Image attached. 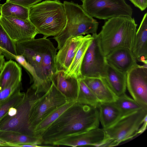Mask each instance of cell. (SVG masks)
<instances>
[{
	"mask_svg": "<svg viewBox=\"0 0 147 147\" xmlns=\"http://www.w3.org/2000/svg\"><path fill=\"white\" fill-rule=\"evenodd\" d=\"M97 108L103 129L111 126L122 116L120 110L113 102H99Z\"/></svg>",
	"mask_w": 147,
	"mask_h": 147,
	"instance_id": "cell-22",
	"label": "cell"
},
{
	"mask_svg": "<svg viewBox=\"0 0 147 147\" xmlns=\"http://www.w3.org/2000/svg\"><path fill=\"white\" fill-rule=\"evenodd\" d=\"M0 23L15 42L34 39L38 33L29 20L0 16Z\"/></svg>",
	"mask_w": 147,
	"mask_h": 147,
	"instance_id": "cell-12",
	"label": "cell"
},
{
	"mask_svg": "<svg viewBox=\"0 0 147 147\" xmlns=\"http://www.w3.org/2000/svg\"><path fill=\"white\" fill-rule=\"evenodd\" d=\"M113 102L120 110L122 116L143 109L133 99L125 93L117 96Z\"/></svg>",
	"mask_w": 147,
	"mask_h": 147,
	"instance_id": "cell-28",
	"label": "cell"
},
{
	"mask_svg": "<svg viewBox=\"0 0 147 147\" xmlns=\"http://www.w3.org/2000/svg\"><path fill=\"white\" fill-rule=\"evenodd\" d=\"M64 72L63 70H57L52 77L51 83L65 96L69 102L76 101L79 89L78 79L71 77L66 78L64 76Z\"/></svg>",
	"mask_w": 147,
	"mask_h": 147,
	"instance_id": "cell-16",
	"label": "cell"
},
{
	"mask_svg": "<svg viewBox=\"0 0 147 147\" xmlns=\"http://www.w3.org/2000/svg\"><path fill=\"white\" fill-rule=\"evenodd\" d=\"M35 92L30 87L28 89L23 100L16 107L15 114L5 117L0 123V130L14 131L34 137L29 129L28 120L32 107L41 96Z\"/></svg>",
	"mask_w": 147,
	"mask_h": 147,
	"instance_id": "cell-7",
	"label": "cell"
},
{
	"mask_svg": "<svg viewBox=\"0 0 147 147\" xmlns=\"http://www.w3.org/2000/svg\"><path fill=\"white\" fill-rule=\"evenodd\" d=\"M137 61L147 63V13L144 15L136 30L133 46L131 49Z\"/></svg>",
	"mask_w": 147,
	"mask_h": 147,
	"instance_id": "cell-17",
	"label": "cell"
},
{
	"mask_svg": "<svg viewBox=\"0 0 147 147\" xmlns=\"http://www.w3.org/2000/svg\"><path fill=\"white\" fill-rule=\"evenodd\" d=\"M29 9L11 2L6 1L1 6L0 15L23 20H29Z\"/></svg>",
	"mask_w": 147,
	"mask_h": 147,
	"instance_id": "cell-25",
	"label": "cell"
},
{
	"mask_svg": "<svg viewBox=\"0 0 147 147\" xmlns=\"http://www.w3.org/2000/svg\"><path fill=\"white\" fill-rule=\"evenodd\" d=\"M76 101L69 102L57 109L41 121L33 131L34 137L41 138L45 130L67 109L73 105Z\"/></svg>",
	"mask_w": 147,
	"mask_h": 147,
	"instance_id": "cell-24",
	"label": "cell"
},
{
	"mask_svg": "<svg viewBox=\"0 0 147 147\" xmlns=\"http://www.w3.org/2000/svg\"><path fill=\"white\" fill-rule=\"evenodd\" d=\"M4 57L3 55H0V72L5 62Z\"/></svg>",
	"mask_w": 147,
	"mask_h": 147,
	"instance_id": "cell-34",
	"label": "cell"
},
{
	"mask_svg": "<svg viewBox=\"0 0 147 147\" xmlns=\"http://www.w3.org/2000/svg\"><path fill=\"white\" fill-rule=\"evenodd\" d=\"M69 102H70L52 83L48 91L40 97L31 109L28 124L33 134L34 129L39 123L55 110Z\"/></svg>",
	"mask_w": 147,
	"mask_h": 147,
	"instance_id": "cell-8",
	"label": "cell"
},
{
	"mask_svg": "<svg viewBox=\"0 0 147 147\" xmlns=\"http://www.w3.org/2000/svg\"><path fill=\"white\" fill-rule=\"evenodd\" d=\"M137 26L132 17H115L106 21L97 34L99 45L105 56L119 47H127L131 50Z\"/></svg>",
	"mask_w": 147,
	"mask_h": 147,
	"instance_id": "cell-3",
	"label": "cell"
},
{
	"mask_svg": "<svg viewBox=\"0 0 147 147\" xmlns=\"http://www.w3.org/2000/svg\"><path fill=\"white\" fill-rule=\"evenodd\" d=\"M106 138L104 129L98 127L67 136L55 142L53 145L73 147L85 146L100 147L105 141Z\"/></svg>",
	"mask_w": 147,
	"mask_h": 147,
	"instance_id": "cell-13",
	"label": "cell"
},
{
	"mask_svg": "<svg viewBox=\"0 0 147 147\" xmlns=\"http://www.w3.org/2000/svg\"><path fill=\"white\" fill-rule=\"evenodd\" d=\"M105 57L108 63L126 74L138 65L131 50L127 47L117 48Z\"/></svg>",
	"mask_w": 147,
	"mask_h": 147,
	"instance_id": "cell-14",
	"label": "cell"
},
{
	"mask_svg": "<svg viewBox=\"0 0 147 147\" xmlns=\"http://www.w3.org/2000/svg\"><path fill=\"white\" fill-rule=\"evenodd\" d=\"M66 16V23L63 29L54 38L59 50L69 38L91 33H97L98 23L87 13L81 5L72 1L63 3Z\"/></svg>",
	"mask_w": 147,
	"mask_h": 147,
	"instance_id": "cell-5",
	"label": "cell"
},
{
	"mask_svg": "<svg viewBox=\"0 0 147 147\" xmlns=\"http://www.w3.org/2000/svg\"><path fill=\"white\" fill-rule=\"evenodd\" d=\"M126 75L107 63L105 75L100 78L117 96L125 93Z\"/></svg>",
	"mask_w": 147,
	"mask_h": 147,
	"instance_id": "cell-18",
	"label": "cell"
},
{
	"mask_svg": "<svg viewBox=\"0 0 147 147\" xmlns=\"http://www.w3.org/2000/svg\"><path fill=\"white\" fill-rule=\"evenodd\" d=\"M147 116H146L144 120V121L140 127L139 128L137 134H140L142 133L146 129L147 123Z\"/></svg>",
	"mask_w": 147,
	"mask_h": 147,
	"instance_id": "cell-33",
	"label": "cell"
},
{
	"mask_svg": "<svg viewBox=\"0 0 147 147\" xmlns=\"http://www.w3.org/2000/svg\"><path fill=\"white\" fill-rule=\"evenodd\" d=\"M92 39V36L90 34L84 36L71 64L64 72L65 77H73L77 79L82 78L81 69L82 63Z\"/></svg>",
	"mask_w": 147,
	"mask_h": 147,
	"instance_id": "cell-21",
	"label": "cell"
},
{
	"mask_svg": "<svg viewBox=\"0 0 147 147\" xmlns=\"http://www.w3.org/2000/svg\"><path fill=\"white\" fill-rule=\"evenodd\" d=\"M79 89L76 102L97 108L100 102L82 78L78 79Z\"/></svg>",
	"mask_w": 147,
	"mask_h": 147,
	"instance_id": "cell-26",
	"label": "cell"
},
{
	"mask_svg": "<svg viewBox=\"0 0 147 147\" xmlns=\"http://www.w3.org/2000/svg\"><path fill=\"white\" fill-rule=\"evenodd\" d=\"M21 88H18L8 98L1 101L0 105V123L6 115L10 109L16 107L23 99L25 93L21 92Z\"/></svg>",
	"mask_w": 147,
	"mask_h": 147,
	"instance_id": "cell-29",
	"label": "cell"
},
{
	"mask_svg": "<svg viewBox=\"0 0 147 147\" xmlns=\"http://www.w3.org/2000/svg\"><path fill=\"white\" fill-rule=\"evenodd\" d=\"M1 0H0V1H1ZM2 4H1L0 3V9H1V6H2Z\"/></svg>",
	"mask_w": 147,
	"mask_h": 147,
	"instance_id": "cell-36",
	"label": "cell"
},
{
	"mask_svg": "<svg viewBox=\"0 0 147 147\" xmlns=\"http://www.w3.org/2000/svg\"><path fill=\"white\" fill-rule=\"evenodd\" d=\"M22 68L11 59L5 62L0 72V90L7 86L21 83Z\"/></svg>",
	"mask_w": 147,
	"mask_h": 147,
	"instance_id": "cell-23",
	"label": "cell"
},
{
	"mask_svg": "<svg viewBox=\"0 0 147 147\" xmlns=\"http://www.w3.org/2000/svg\"><path fill=\"white\" fill-rule=\"evenodd\" d=\"M21 86V83L10 84L1 90L0 102L8 98Z\"/></svg>",
	"mask_w": 147,
	"mask_h": 147,
	"instance_id": "cell-30",
	"label": "cell"
},
{
	"mask_svg": "<svg viewBox=\"0 0 147 147\" xmlns=\"http://www.w3.org/2000/svg\"><path fill=\"white\" fill-rule=\"evenodd\" d=\"M29 19L43 37L57 35L66 23L63 3L59 0H45L29 9Z\"/></svg>",
	"mask_w": 147,
	"mask_h": 147,
	"instance_id": "cell-4",
	"label": "cell"
},
{
	"mask_svg": "<svg viewBox=\"0 0 147 147\" xmlns=\"http://www.w3.org/2000/svg\"><path fill=\"white\" fill-rule=\"evenodd\" d=\"M0 146H3V145L2 144L0 143Z\"/></svg>",
	"mask_w": 147,
	"mask_h": 147,
	"instance_id": "cell-37",
	"label": "cell"
},
{
	"mask_svg": "<svg viewBox=\"0 0 147 147\" xmlns=\"http://www.w3.org/2000/svg\"><path fill=\"white\" fill-rule=\"evenodd\" d=\"M141 11L145 10L147 7V0H129Z\"/></svg>",
	"mask_w": 147,
	"mask_h": 147,
	"instance_id": "cell-32",
	"label": "cell"
},
{
	"mask_svg": "<svg viewBox=\"0 0 147 147\" xmlns=\"http://www.w3.org/2000/svg\"><path fill=\"white\" fill-rule=\"evenodd\" d=\"M84 38V36H79L71 37L66 41L56 55L57 71H65L67 69Z\"/></svg>",
	"mask_w": 147,
	"mask_h": 147,
	"instance_id": "cell-15",
	"label": "cell"
},
{
	"mask_svg": "<svg viewBox=\"0 0 147 147\" xmlns=\"http://www.w3.org/2000/svg\"><path fill=\"white\" fill-rule=\"evenodd\" d=\"M99 123L97 108L76 102L45 130L41 137L42 144L53 145L67 136L98 127Z\"/></svg>",
	"mask_w": 147,
	"mask_h": 147,
	"instance_id": "cell-2",
	"label": "cell"
},
{
	"mask_svg": "<svg viewBox=\"0 0 147 147\" xmlns=\"http://www.w3.org/2000/svg\"><path fill=\"white\" fill-rule=\"evenodd\" d=\"M0 48L8 59H15L17 55L15 42L10 38L0 23Z\"/></svg>",
	"mask_w": 147,
	"mask_h": 147,
	"instance_id": "cell-27",
	"label": "cell"
},
{
	"mask_svg": "<svg viewBox=\"0 0 147 147\" xmlns=\"http://www.w3.org/2000/svg\"><path fill=\"white\" fill-rule=\"evenodd\" d=\"M146 116L147 110L144 109L122 116L111 126L104 129L107 138L100 147L115 146L138 135Z\"/></svg>",
	"mask_w": 147,
	"mask_h": 147,
	"instance_id": "cell-6",
	"label": "cell"
},
{
	"mask_svg": "<svg viewBox=\"0 0 147 147\" xmlns=\"http://www.w3.org/2000/svg\"><path fill=\"white\" fill-rule=\"evenodd\" d=\"M17 55H22L29 64L31 86L36 94L46 93L51 78L57 71V49L49 39L43 37L15 42Z\"/></svg>",
	"mask_w": 147,
	"mask_h": 147,
	"instance_id": "cell-1",
	"label": "cell"
},
{
	"mask_svg": "<svg viewBox=\"0 0 147 147\" xmlns=\"http://www.w3.org/2000/svg\"><path fill=\"white\" fill-rule=\"evenodd\" d=\"M84 11L93 18L108 20L123 16L131 18L133 10L125 0H80Z\"/></svg>",
	"mask_w": 147,
	"mask_h": 147,
	"instance_id": "cell-9",
	"label": "cell"
},
{
	"mask_svg": "<svg viewBox=\"0 0 147 147\" xmlns=\"http://www.w3.org/2000/svg\"><path fill=\"white\" fill-rule=\"evenodd\" d=\"M3 51L1 49V48H0V55H3Z\"/></svg>",
	"mask_w": 147,
	"mask_h": 147,
	"instance_id": "cell-35",
	"label": "cell"
},
{
	"mask_svg": "<svg viewBox=\"0 0 147 147\" xmlns=\"http://www.w3.org/2000/svg\"><path fill=\"white\" fill-rule=\"evenodd\" d=\"M1 102H0V105L1 104Z\"/></svg>",
	"mask_w": 147,
	"mask_h": 147,
	"instance_id": "cell-38",
	"label": "cell"
},
{
	"mask_svg": "<svg viewBox=\"0 0 147 147\" xmlns=\"http://www.w3.org/2000/svg\"><path fill=\"white\" fill-rule=\"evenodd\" d=\"M82 78L100 102H113L116 100L117 96L101 78L84 77Z\"/></svg>",
	"mask_w": 147,
	"mask_h": 147,
	"instance_id": "cell-20",
	"label": "cell"
},
{
	"mask_svg": "<svg viewBox=\"0 0 147 147\" xmlns=\"http://www.w3.org/2000/svg\"><path fill=\"white\" fill-rule=\"evenodd\" d=\"M0 143L3 146H22L24 144L40 145L41 138L30 136L20 132L9 130H0Z\"/></svg>",
	"mask_w": 147,
	"mask_h": 147,
	"instance_id": "cell-19",
	"label": "cell"
},
{
	"mask_svg": "<svg viewBox=\"0 0 147 147\" xmlns=\"http://www.w3.org/2000/svg\"><path fill=\"white\" fill-rule=\"evenodd\" d=\"M42 0H6L30 8L40 2Z\"/></svg>",
	"mask_w": 147,
	"mask_h": 147,
	"instance_id": "cell-31",
	"label": "cell"
},
{
	"mask_svg": "<svg viewBox=\"0 0 147 147\" xmlns=\"http://www.w3.org/2000/svg\"><path fill=\"white\" fill-rule=\"evenodd\" d=\"M92 36V41L86 52L81 65L82 78H103L106 73L107 63L100 49L97 34Z\"/></svg>",
	"mask_w": 147,
	"mask_h": 147,
	"instance_id": "cell-10",
	"label": "cell"
},
{
	"mask_svg": "<svg viewBox=\"0 0 147 147\" xmlns=\"http://www.w3.org/2000/svg\"><path fill=\"white\" fill-rule=\"evenodd\" d=\"M126 87L132 97L147 110V64H138L127 74Z\"/></svg>",
	"mask_w": 147,
	"mask_h": 147,
	"instance_id": "cell-11",
	"label": "cell"
}]
</instances>
